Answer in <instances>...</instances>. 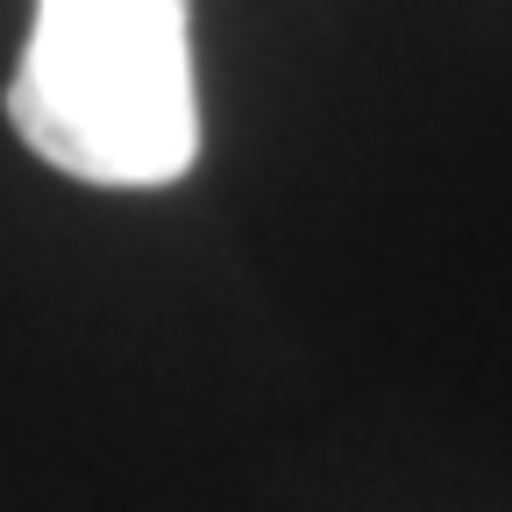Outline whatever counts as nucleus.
<instances>
[{
	"label": "nucleus",
	"mask_w": 512,
	"mask_h": 512,
	"mask_svg": "<svg viewBox=\"0 0 512 512\" xmlns=\"http://www.w3.org/2000/svg\"><path fill=\"white\" fill-rule=\"evenodd\" d=\"M8 121L64 178L178 185L200 157L185 0H36Z\"/></svg>",
	"instance_id": "obj_1"
}]
</instances>
